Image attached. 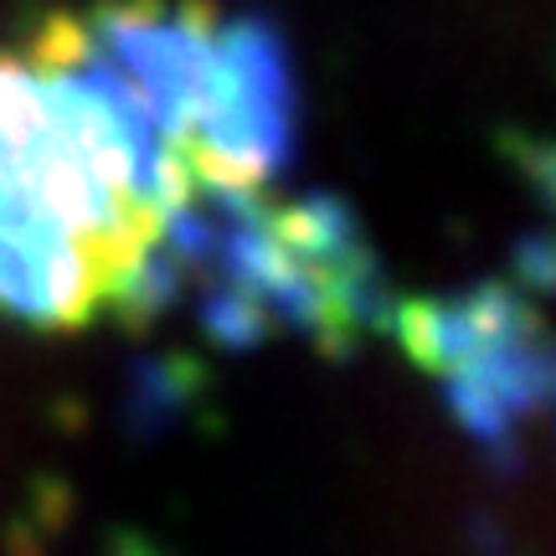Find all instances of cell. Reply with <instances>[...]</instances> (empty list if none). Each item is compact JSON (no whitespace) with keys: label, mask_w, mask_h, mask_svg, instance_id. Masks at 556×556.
<instances>
[{"label":"cell","mask_w":556,"mask_h":556,"mask_svg":"<svg viewBox=\"0 0 556 556\" xmlns=\"http://www.w3.org/2000/svg\"><path fill=\"white\" fill-rule=\"evenodd\" d=\"M283 144L289 78L258 26L160 0L47 21L0 52V304L73 325L144 299Z\"/></svg>","instance_id":"obj_1"}]
</instances>
